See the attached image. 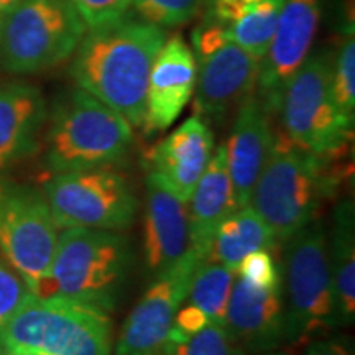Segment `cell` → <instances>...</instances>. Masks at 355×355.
Instances as JSON below:
<instances>
[{
    "label": "cell",
    "instance_id": "obj_1",
    "mask_svg": "<svg viewBox=\"0 0 355 355\" xmlns=\"http://www.w3.org/2000/svg\"><path fill=\"white\" fill-rule=\"evenodd\" d=\"M166 38L165 28L128 12L87 30L73 53L71 76L132 127H141L148 78Z\"/></svg>",
    "mask_w": 355,
    "mask_h": 355
},
{
    "label": "cell",
    "instance_id": "obj_2",
    "mask_svg": "<svg viewBox=\"0 0 355 355\" xmlns=\"http://www.w3.org/2000/svg\"><path fill=\"white\" fill-rule=\"evenodd\" d=\"M343 171L336 162L300 148L283 133H275L270 157L260 173L250 206L259 212L278 242H285L309 222L334 198Z\"/></svg>",
    "mask_w": 355,
    "mask_h": 355
},
{
    "label": "cell",
    "instance_id": "obj_3",
    "mask_svg": "<svg viewBox=\"0 0 355 355\" xmlns=\"http://www.w3.org/2000/svg\"><path fill=\"white\" fill-rule=\"evenodd\" d=\"M133 254L121 232L63 229L48 277L33 295L66 298L112 313L121 300Z\"/></svg>",
    "mask_w": 355,
    "mask_h": 355
},
{
    "label": "cell",
    "instance_id": "obj_4",
    "mask_svg": "<svg viewBox=\"0 0 355 355\" xmlns=\"http://www.w3.org/2000/svg\"><path fill=\"white\" fill-rule=\"evenodd\" d=\"M112 349L109 313L58 296L40 298L30 293L0 332L2 355H110Z\"/></svg>",
    "mask_w": 355,
    "mask_h": 355
},
{
    "label": "cell",
    "instance_id": "obj_5",
    "mask_svg": "<svg viewBox=\"0 0 355 355\" xmlns=\"http://www.w3.org/2000/svg\"><path fill=\"white\" fill-rule=\"evenodd\" d=\"M44 163L53 175L112 168L130 152L133 127L83 89L58 101L46 133Z\"/></svg>",
    "mask_w": 355,
    "mask_h": 355
},
{
    "label": "cell",
    "instance_id": "obj_6",
    "mask_svg": "<svg viewBox=\"0 0 355 355\" xmlns=\"http://www.w3.org/2000/svg\"><path fill=\"white\" fill-rule=\"evenodd\" d=\"M282 291L285 340L300 345L336 329L332 279L327 259V229L314 219L285 242Z\"/></svg>",
    "mask_w": 355,
    "mask_h": 355
},
{
    "label": "cell",
    "instance_id": "obj_7",
    "mask_svg": "<svg viewBox=\"0 0 355 355\" xmlns=\"http://www.w3.org/2000/svg\"><path fill=\"white\" fill-rule=\"evenodd\" d=\"M86 32L71 0H20L0 21V68L20 76L55 68Z\"/></svg>",
    "mask_w": 355,
    "mask_h": 355
},
{
    "label": "cell",
    "instance_id": "obj_8",
    "mask_svg": "<svg viewBox=\"0 0 355 355\" xmlns=\"http://www.w3.org/2000/svg\"><path fill=\"white\" fill-rule=\"evenodd\" d=\"M331 71L329 53L309 55L286 84L278 112L288 140L326 162H337L347 152L354 122L336 104Z\"/></svg>",
    "mask_w": 355,
    "mask_h": 355
},
{
    "label": "cell",
    "instance_id": "obj_9",
    "mask_svg": "<svg viewBox=\"0 0 355 355\" xmlns=\"http://www.w3.org/2000/svg\"><path fill=\"white\" fill-rule=\"evenodd\" d=\"M43 194L60 229L122 232L132 227L139 207L128 181L110 168L53 175Z\"/></svg>",
    "mask_w": 355,
    "mask_h": 355
},
{
    "label": "cell",
    "instance_id": "obj_10",
    "mask_svg": "<svg viewBox=\"0 0 355 355\" xmlns=\"http://www.w3.org/2000/svg\"><path fill=\"white\" fill-rule=\"evenodd\" d=\"M58 229L43 191L0 176V255L32 293L50 273Z\"/></svg>",
    "mask_w": 355,
    "mask_h": 355
},
{
    "label": "cell",
    "instance_id": "obj_11",
    "mask_svg": "<svg viewBox=\"0 0 355 355\" xmlns=\"http://www.w3.org/2000/svg\"><path fill=\"white\" fill-rule=\"evenodd\" d=\"M201 261L189 247L171 268L152 278L114 340V355H155L163 347Z\"/></svg>",
    "mask_w": 355,
    "mask_h": 355
},
{
    "label": "cell",
    "instance_id": "obj_12",
    "mask_svg": "<svg viewBox=\"0 0 355 355\" xmlns=\"http://www.w3.org/2000/svg\"><path fill=\"white\" fill-rule=\"evenodd\" d=\"M322 0H283L277 30L260 61L255 94L270 114L278 112L286 84L309 56L321 20Z\"/></svg>",
    "mask_w": 355,
    "mask_h": 355
},
{
    "label": "cell",
    "instance_id": "obj_13",
    "mask_svg": "<svg viewBox=\"0 0 355 355\" xmlns=\"http://www.w3.org/2000/svg\"><path fill=\"white\" fill-rule=\"evenodd\" d=\"M198 78L194 109L204 121H222L234 107L254 94L260 60L229 38L214 50L196 56Z\"/></svg>",
    "mask_w": 355,
    "mask_h": 355
},
{
    "label": "cell",
    "instance_id": "obj_14",
    "mask_svg": "<svg viewBox=\"0 0 355 355\" xmlns=\"http://www.w3.org/2000/svg\"><path fill=\"white\" fill-rule=\"evenodd\" d=\"M198 63L193 48L181 35L166 38L148 78L141 128L146 137L166 130L178 121L194 96Z\"/></svg>",
    "mask_w": 355,
    "mask_h": 355
},
{
    "label": "cell",
    "instance_id": "obj_15",
    "mask_svg": "<svg viewBox=\"0 0 355 355\" xmlns=\"http://www.w3.org/2000/svg\"><path fill=\"white\" fill-rule=\"evenodd\" d=\"M214 153V133L199 115L180 127L150 150L148 175L170 193L188 202Z\"/></svg>",
    "mask_w": 355,
    "mask_h": 355
},
{
    "label": "cell",
    "instance_id": "obj_16",
    "mask_svg": "<svg viewBox=\"0 0 355 355\" xmlns=\"http://www.w3.org/2000/svg\"><path fill=\"white\" fill-rule=\"evenodd\" d=\"M224 327L248 355L270 352L286 344L282 283L257 288L237 277L230 293Z\"/></svg>",
    "mask_w": 355,
    "mask_h": 355
},
{
    "label": "cell",
    "instance_id": "obj_17",
    "mask_svg": "<svg viewBox=\"0 0 355 355\" xmlns=\"http://www.w3.org/2000/svg\"><path fill=\"white\" fill-rule=\"evenodd\" d=\"M273 140L272 114L254 92L239 104L230 139L224 144L237 207L250 204L257 181L272 152Z\"/></svg>",
    "mask_w": 355,
    "mask_h": 355
},
{
    "label": "cell",
    "instance_id": "obj_18",
    "mask_svg": "<svg viewBox=\"0 0 355 355\" xmlns=\"http://www.w3.org/2000/svg\"><path fill=\"white\" fill-rule=\"evenodd\" d=\"M188 202L146 173L144 263L148 277L166 272L189 250Z\"/></svg>",
    "mask_w": 355,
    "mask_h": 355
},
{
    "label": "cell",
    "instance_id": "obj_19",
    "mask_svg": "<svg viewBox=\"0 0 355 355\" xmlns=\"http://www.w3.org/2000/svg\"><path fill=\"white\" fill-rule=\"evenodd\" d=\"M46 117L38 87L25 83L0 86V173L37 152Z\"/></svg>",
    "mask_w": 355,
    "mask_h": 355
},
{
    "label": "cell",
    "instance_id": "obj_20",
    "mask_svg": "<svg viewBox=\"0 0 355 355\" xmlns=\"http://www.w3.org/2000/svg\"><path fill=\"white\" fill-rule=\"evenodd\" d=\"M237 209L224 144L217 146L206 171L188 201L189 243L206 260L219 225Z\"/></svg>",
    "mask_w": 355,
    "mask_h": 355
},
{
    "label": "cell",
    "instance_id": "obj_21",
    "mask_svg": "<svg viewBox=\"0 0 355 355\" xmlns=\"http://www.w3.org/2000/svg\"><path fill=\"white\" fill-rule=\"evenodd\" d=\"M327 259L334 293L337 327L352 326L355 319V204L343 199L327 230Z\"/></svg>",
    "mask_w": 355,
    "mask_h": 355
},
{
    "label": "cell",
    "instance_id": "obj_22",
    "mask_svg": "<svg viewBox=\"0 0 355 355\" xmlns=\"http://www.w3.org/2000/svg\"><path fill=\"white\" fill-rule=\"evenodd\" d=\"M277 245L278 241L273 230L261 219L259 212L247 204L237 207L217 227L206 259L219 261L235 272L243 257L259 250L273 252Z\"/></svg>",
    "mask_w": 355,
    "mask_h": 355
},
{
    "label": "cell",
    "instance_id": "obj_23",
    "mask_svg": "<svg viewBox=\"0 0 355 355\" xmlns=\"http://www.w3.org/2000/svg\"><path fill=\"white\" fill-rule=\"evenodd\" d=\"M235 272L214 260H202L191 279L186 301L198 306L214 324L224 326Z\"/></svg>",
    "mask_w": 355,
    "mask_h": 355
},
{
    "label": "cell",
    "instance_id": "obj_24",
    "mask_svg": "<svg viewBox=\"0 0 355 355\" xmlns=\"http://www.w3.org/2000/svg\"><path fill=\"white\" fill-rule=\"evenodd\" d=\"M283 0H257L243 7L241 15L229 25L234 43L261 61L277 30Z\"/></svg>",
    "mask_w": 355,
    "mask_h": 355
},
{
    "label": "cell",
    "instance_id": "obj_25",
    "mask_svg": "<svg viewBox=\"0 0 355 355\" xmlns=\"http://www.w3.org/2000/svg\"><path fill=\"white\" fill-rule=\"evenodd\" d=\"M155 355H248L235 344L224 326L207 324L196 334L183 336L170 331L166 343Z\"/></svg>",
    "mask_w": 355,
    "mask_h": 355
},
{
    "label": "cell",
    "instance_id": "obj_26",
    "mask_svg": "<svg viewBox=\"0 0 355 355\" xmlns=\"http://www.w3.org/2000/svg\"><path fill=\"white\" fill-rule=\"evenodd\" d=\"M331 91L340 112L355 121V42L354 33L345 38L337 55L332 58Z\"/></svg>",
    "mask_w": 355,
    "mask_h": 355
},
{
    "label": "cell",
    "instance_id": "obj_27",
    "mask_svg": "<svg viewBox=\"0 0 355 355\" xmlns=\"http://www.w3.org/2000/svg\"><path fill=\"white\" fill-rule=\"evenodd\" d=\"M202 0H132V10L162 28L188 24L198 15Z\"/></svg>",
    "mask_w": 355,
    "mask_h": 355
},
{
    "label": "cell",
    "instance_id": "obj_28",
    "mask_svg": "<svg viewBox=\"0 0 355 355\" xmlns=\"http://www.w3.org/2000/svg\"><path fill=\"white\" fill-rule=\"evenodd\" d=\"M30 288L0 255V332L30 296ZM2 355V354H0Z\"/></svg>",
    "mask_w": 355,
    "mask_h": 355
},
{
    "label": "cell",
    "instance_id": "obj_29",
    "mask_svg": "<svg viewBox=\"0 0 355 355\" xmlns=\"http://www.w3.org/2000/svg\"><path fill=\"white\" fill-rule=\"evenodd\" d=\"M235 277L245 279L257 288H270L282 283V272L275 261L272 252L259 250L252 252L239 263Z\"/></svg>",
    "mask_w": 355,
    "mask_h": 355
},
{
    "label": "cell",
    "instance_id": "obj_30",
    "mask_svg": "<svg viewBox=\"0 0 355 355\" xmlns=\"http://www.w3.org/2000/svg\"><path fill=\"white\" fill-rule=\"evenodd\" d=\"M87 30L110 24L132 10V0H71Z\"/></svg>",
    "mask_w": 355,
    "mask_h": 355
},
{
    "label": "cell",
    "instance_id": "obj_31",
    "mask_svg": "<svg viewBox=\"0 0 355 355\" xmlns=\"http://www.w3.org/2000/svg\"><path fill=\"white\" fill-rule=\"evenodd\" d=\"M207 324H211V321L207 319L206 314H204L198 306L184 301V303L181 304V308L178 309L171 329L176 331L178 334L191 336L204 329Z\"/></svg>",
    "mask_w": 355,
    "mask_h": 355
},
{
    "label": "cell",
    "instance_id": "obj_32",
    "mask_svg": "<svg viewBox=\"0 0 355 355\" xmlns=\"http://www.w3.org/2000/svg\"><path fill=\"white\" fill-rule=\"evenodd\" d=\"M303 355H354V347L345 337H319L311 340Z\"/></svg>",
    "mask_w": 355,
    "mask_h": 355
},
{
    "label": "cell",
    "instance_id": "obj_33",
    "mask_svg": "<svg viewBox=\"0 0 355 355\" xmlns=\"http://www.w3.org/2000/svg\"><path fill=\"white\" fill-rule=\"evenodd\" d=\"M243 10V0H209L207 19L230 25Z\"/></svg>",
    "mask_w": 355,
    "mask_h": 355
},
{
    "label": "cell",
    "instance_id": "obj_34",
    "mask_svg": "<svg viewBox=\"0 0 355 355\" xmlns=\"http://www.w3.org/2000/svg\"><path fill=\"white\" fill-rule=\"evenodd\" d=\"M20 0H0V17H3L6 13L10 10V8H13L19 3Z\"/></svg>",
    "mask_w": 355,
    "mask_h": 355
},
{
    "label": "cell",
    "instance_id": "obj_35",
    "mask_svg": "<svg viewBox=\"0 0 355 355\" xmlns=\"http://www.w3.org/2000/svg\"><path fill=\"white\" fill-rule=\"evenodd\" d=\"M259 355H293V352H290V350L277 349V350H270V352H263V354H259Z\"/></svg>",
    "mask_w": 355,
    "mask_h": 355
},
{
    "label": "cell",
    "instance_id": "obj_36",
    "mask_svg": "<svg viewBox=\"0 0 355 355\" xmlns=\"http://www.w3.org/2000/svg\"><path fill=\"white\" fill-rule=\"evenodd\" d=\"M12 355H35V354H12Z\"/></svg>",
    "mask_w": 355,
    "mask_h": 355
},
{
    "label": "cell",
    "instance_id": "obj_37",
    "mask_svg": "<svg viewBox=\"0 0 355 355\" xmlns=\"http://www.w3.org/2000/svg\"><path fill=\"white\" fill-rule=\"evenodd\" d=\"M0 21H2V17H0Z\"/></svg>",
    "mask_w": 355,
    "mask_h": 355
}]
</instances>
